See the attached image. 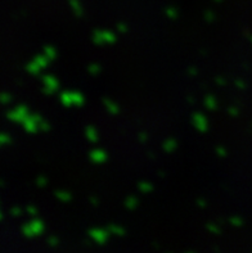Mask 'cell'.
<instances>
[{
    "label": "cell",
    "mask_w": 252,
    "mask_h": 253,
    "mask_svg": "<svg viewBox=\"0 0 252 253\" xmlns=\"http://www.w3.org/2000/svg\"><path fill=\"white\" fill-rule=\"evenodd\" d=\"M32 230H34V234H40L43 231V224H40L39 221H34L31 225Z\"/></svg>",
    "instance_id": "cell-2"
},
{
    "label": "cell",
    "mask_w": 252,
    "mask_h": 253,
    "mask_svg": "<svg viewBox=\"0 0 252 253\" xmlns=\"http://www.w3.org/2000/svg\"><path fill=\"white\" fill-rule=\"evenodd\" d=\"M90 235L101 244L104 243L105 239H107V233H104L103 230H92L90 231Z\"/></svg>",
    "instance_id": "cell-1"
},
{
    "label": "cell",
    "mask_w": 252,
    "mask_h": 253,
    "mask_svg": "<svg viewBox=\"0 0 252 253\" xmlns=\"http://www.w3.org/2000/svg\"><path fill=\"white\" fill-rule=\"evenodd\" d=\"M210 230H212V231H216V233H217V231H219V230H217L216 228H215V226H210Z\"/></svg>",
    "instance_id": "cell-5"
},
{
    "label": "cell",
    "mask_w": 252,
    "mask_h": 253,
    "mask_svg": "<svg viewBox=\"0 0 252 253\" xmlns=\"http://www.w3.org/2000/svg\"><path fill=\"white\" fill-rule=\"evenodd\" d=\"M49 243H50V244H51V246H55V244H57V243H58V241H57V239H55V238H54V237H51V238H50V239H49Z\"/></svg>",
    "instance_id": "cell-4"
},
{
    "label": "cell",
    "mask_w": 252,
    "mask_h": 253,
    "mask_svg": "<svg viewBox=\"0 0 252 253\" xmlns=\"http://www.w3.org/2000/svg\"><path fill=\"white\" fill-rule=\"evenodd\" d=\"M111 230L117 233V234H124V230H121V229L117 228V226H111Z\"/></svg>",
    "instance_id": "cell-3"
}]
</instances>
